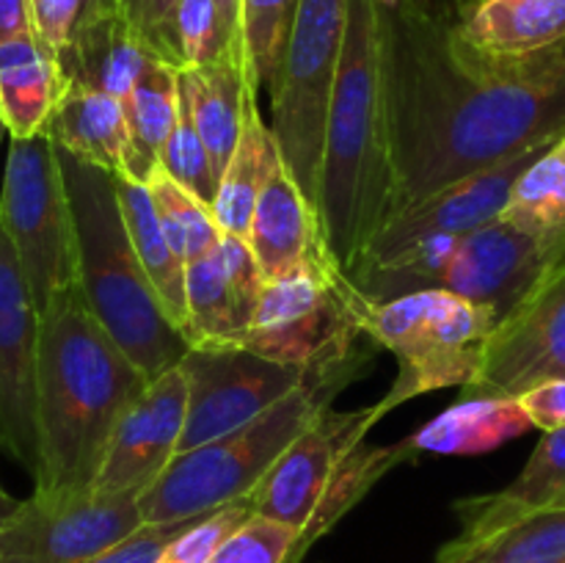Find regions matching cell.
<instances>
[{
  "label": "cell",
  "instance_id": "30",
  "mask_svg": "<svg viewBox=\"0 0 565 563\" xmlns=\"http://www.w3.org/2000/svg\"><path fill=\"white\" fill-rule=\"evenodd\" d=\"M185 337L191 346L196 342H241L246 334L248 326L237 309L218 246L185 265Z\"/></svg>",
  "mask_w": 565,
  "mask_h": 563
},
{
  "label": "cell",
  "instance_id": "46",
  "mask_svg": "<svg viewBox=\"0 0 565 563\" xmlns=\"http://www.w3.org/2000/svg\"><path fill=\"white\" fill-rule=\"evenodd\" d=\"M17 506H20V500H14V497L0 486V519H9L11 513L17 511Z\"/></svg>",
  "mask_w": 565,
  "mask_h": 563
},
{
  "label": "cell",
  "instance_id": "28",
  "mask_svg": "<svg viewBox=\"0 0 565 563\" xmlns=\"http://www.w3.org/2000/svg\"><path fill=\"white\" fill-rule=\"evenodd\" d=\"M279 166L281 155L274 141V132H270V125H265L263 114L254 105L248 110L246 125H243L241 141H237L235 152H232L230 163H226L224 174H221L213 204H210L221 232L237 237L248 235L259 193H263L270 174Z\"/></svg>",
  "mask_w": 565,
  "mask_h": 563
},
{
  "label": "cell",
  "instance_id": "6",
  "mask_svg": "<svg viewBox=\"0 0 565 563\" xmlns=\"http://www.w3.org/2000/svg\"><path fill=\"white\" fill-rule=\"evenodd\" d=\"M370 309L373 304L356 290L351 276L331 257L320 259L265 285L241 346L301 370L307 379L348 386L364 373L370 359L359 351V340L367 337Z\"/></svg>",
  "mask_w": 565,
  "mask_h": 563
},
{
  "label": "cell",
  "instance_id": "39",
  "mask_svg": "<svg viewBox=\"0 0 565 563\" xmlns=\"http://www.w3.org/2000/svg\"><path fill=\"white\" fill-rule=\"evenodd\" d=\"M177 3L180 0H121V17L130 22L132 31L141 36V42L158 61H163L166 33H169Z\"/></svg>",
  "mask_w": 565,
  "mask_h": 563
},
{
  "label": "cell",
  "instance_id": "26",
  "mask_svg": "<svg viewBox=\"0 0 565 563\" xmlns=\"http://www.w3.org/2000/svg\"><path fill=\"white\" fill-rule=\"evenodd\" d=\"M121 103L127 119L125 177L147 182L160 169V152L180 114V72L152 59Z\"/></svg>",
  "mask_w": 565,
  "mask_h": 563
},
{
  "label": "cell",
  "instance_id": "33",
  "mask_svg": "<svg viewBox=\"0 0 565 563\" xmlns=\"http://www.w3.org/2000/svg\"><path fill=\"white\" fill-rule=\"evenodd\" d=\"M143 185L152 193L166 235H169L171 246L180 254L182 263H193V259L204 257L218 246L224 232L215 224L213 210L202 199L193 196L191 191H185L180 182H174L160 169Z\"/></svg>",
  "mask_w": 565,
  "mask_h": 563
},
{
  "label": "cell",
  "instance_id": "1",
  "mask_svg": "<svg viewBox=\"0 0 565 563\" xmlns=\"http://www.w3.org/2000/svg\"><path fill=\"white\" fill-rule=\"evenodd\" d=\"M381 36L395 160L392 219L565 136V42L530 55L486 53L456 22L408 0H381Z\"/></svg>",
  "mask_w": 565,
  "mask_h": 563
},
{
  "label": "cell",
  "instance_id": "25",
  "mask_svg": "<svg viewBox=\"0 0 565 563\" xmlns=\"http://www.w3.org/2000/svg\"><path fill=\"white\" fill-rule=\"evenodd\" d=\"M456 25L486 53L530 55L565 42V0H475Z\"/></svg>",
  "mask_w": 565,
  "mask_h": 563
},
{
  "label": "cell",
  "instance_id": "27",
  "mask_svg": "<svg viewBox=\"0 0 565 563\" xmlns=\"http://www.w3.org/2000/svg\"><path fill=\"white\" fill-rule=\"evenodd\" d=\"M116 193H119L121 215H125L127 232H130L138 259H141L152 287L158 290L166 312L171 315L177 329L185 334V263H182V257L174 252L169 235H166L152 193L143 182L130 180L125 174H116Z\"/></svg>",
  "mask_w": 565,
  "mask_h": 563
},
{
  "label": "cell",
  "instance_id": "31",
  "mask_svg": "<svg viewBox=\"0 0 565 563\" xmlns=\"http://www.w3.org/2000/svg\"><path fill=\"white\" fill-rule=\"evenodd\" d=\"M500 219L539 235L565 230V136L522 171Z\"/></svg>",
  "mask_w": 565,
  "mask_h": 563
},
{
  "label": "cell",
  "instance_id": "35",
  "mask_svg": "<svg viewBox=\"0 0 565 563\" xmlns=\"http://www.w3.org/2000/svg\"><path fill=\"white\" fill-rule=\"evenodd\" d=\"M160 171H166L185 191L202 199L207 208L213 204L215 191H218V177H215L213 160H210L207 147H204L202 136H199L196 121H193L182 94L174 130H171L169 141L163 144V152H160Z\"/></svg>",
  "mask_w": 565,
  "mask_h": 563
},
{
  "label": "cell",
  "instance_id": "43",
  "mask_svg": "<svg viewBox=\"0 0 565 563\" xmlns=\"http://www.w3.org/2000/svg\"><path fill=\"white\" fill-rule=\"evenodd\" d=\"M114 14H121V0H77L72 31H75V28L88 25V22H97L103 20V17H114Z\"/></svg>",
  "mask_w": 565,
  "mask_h": 563
},
{
  "label": "cell",
  "instance_id": "29",
  "mask_svg": "<svg viewBox=\"0 0 565 563\" xmlns=\"http://www.w3.org/2000/svg\"><path fill=\"white\" fill-rule=\"evenodd\" d=\"M436 563H565V506L524 513L478 539H452Z\"/></svg>",
  "mask_w": 565,
  "mask_h": 563
},
{
  "label": "cell",
  "instance_id": "40",
  "mask_svg": "<svg viewBox=\"0 0 565 563\" xmlns=\"http://www.w3.org/2000/svg\"><path fill=\"white\" fill-rule=\"evenodd\" d=\"M519 403H522L533 428H541L544 434L565 428V379H552L530 386L527 392L519 395Z\"/></svg>",
  "mask_w": 565,
  "mask_h": 563
},
{
  "label": "cell",
  "instance_id": "44",
  "mask_svg": "<svg viewBox=\"0 0 565 563\" xmlns=\"http://www.w3.org/2000/svg\"><path fill=\"white\" fill-rule=\"evenodd\" d=\"M408 3H414L417 9H423V11H428V14L441 17V20L456 22L458 17H461L463 11L475 3V0H408Z\"/></svg>",
  "mask_w": 565,
  "mask_h": 563
},
{
  "label": "cell",
  "instance_id": "24",
  "mask_svg": "<svg viewBox=\"0 0 565 563\" xmlns=\"http://www.w3.org/2000/svg\"><path fill=\"white\" fill-rule=\"evenodd\" d=\"M533 428L519 397H461L450 408L414 431L408 439L417 453L480 456L519 439Z\"/></svg>",
  "mask_w": 565,
  "mask_h": 563
},
{
  "label": "cell",
  "instance_id": "10",
  "mask_svg": "<svg viewBox=\"0 0 565 563\" xmlns=\"http://www.w3.org/2000/svg\"><path fill=\"white\" fill-rule=\"evenodd\" d=\"M138 491H36L3 519L0 563H86L143 524Z\"/></svg>",
  "mask_w": 565,
  "mask_h": 563
},
{
  "label": "cell",
  "instance_id": "17",
  "mask_svg": "<svg viewBox=\"0 0 565 563\" xmlns=\"http://www.w3.org/2000/svg\"><path fill=\"white\" fill-rule=\"evenodd\" d=\"M188 414L185 370H166L152 379L119 419L94 486L108 491H138L163 475L180 453Z\"/></svg>",
  "mask_w": 565,
  "mask_h": 563
},
{
  "label": "cell",
  "instance_id": "21",
  "mask_svg": "<svg viewBox=\"0 0 565 563\" xmlns=\"http://www.w3.org/2000/svg\"><path fill=\"white\" fill-rule=\"evenodd\" d=\"M64 83L97 88L125 99L154 59L121 14L75 28L55 53Z\"/></svg>",
  "mask_w": 565,
  "mask_h": 563
},
{
  "label": "cell",
  "instance_id": "11",
  "mask_svg": "<svg viewBox=\"0 0 565 563\" xmlns=\"http://www.w3.org/2000/svg\"><path fill=\"white\" fill-rule=\"evenodd\" d=\"M180 368L188 379L180 453L254 423L307 381L301 370L259 357L241 342H196Z\"/></svg>",
  "mask_w": 565,
  "mask_h": 563
},
{
  "label": "cell",
  "instance_id": "4",
  "mask_svg": "<svg viewBox=\"0 0 565 563\" xmlns=\"http://www.w3.org/2000/svg\"><path fill=\"white\" fill-rule=\"evenodd\" d=\"M75 221L77 290L116 346L158 379L177 368L191 342L166 312L138 259L121 215L116 174L55 147Z\"/></svg>",
  "mask_w": 565,
  "mask_h": 563
},
{
  "label": "cell",
  "instance_id": "42",
  "mask_svg": "<svg viewBox=\"0 0 565 563\" xmlns=\"http://www.w3.org/2000/svg\"><path fill=\"white\" fill-rule=\"evenodd\" d=\"M36 33L33 0H0V42Z\"/></svg>",
  "mask_w": 565,
  "mask_h": 563
},
{
  "label": "cell",
  "instance_id": "37",
  "mask_svg": "<svg viewBox=\"0 0 565 563\" xmlns=\"http://www.w3.org/2000/svg\"><path fill=\"white\" fill-rule=\"evenodd\" d=\"M254 517L248 500L232 502L213 513L193 519L185 530L174 535L154 563H207L218 552V546L235 533L241 524Z\"/></svg>",
  "mask_w": 565,
  "mask_h": 563
},
{
  "label": "cell",
  "instance_id": "48",
  "mask_svg": "<svg viewBox=\"0 0 565 563\" xmlns=\"http://www.w3.org/2000/svg\"><path fill=\"white\" fill-rule=\"evenodd\" d=\"M0 533H3V519H0Z\"/></svg>",
  "mask_w": 565,
  "mask_h": 563
},
{
  "label": "cell",
  "instance_id": "8",
  "mask_svg": "<svg viewBox=\"0 0 565 563\" xmlns=\"http://www.w3.org/2000/svg\"><path fill=\"white\" fill-rule=\"evenodd\" d=\"M345 20L348 0H301L279 77L268 92L270 132L281 163L315 210Z\"/></svg>",
  "mask_w": 565,
  "mask_h": 563
},
{
  "label": "cell",
  "instance_id": "2",
  "mask_svg": "<svg viewBox=\"0 0 565 563\" xmlns=\"http://www.w3.org/2000/svg\"><path fill=\"white\" fill-rule=\"evenodd\" d=\"M149 379L88 312L81 290L58 293L39 315L36 491L94 484L114 431Z\"/></svg>",
  "mask_w": 565,
  "mask_h": 563
},
{
  "label": "cell",
  "instance_id": "47",
  "mask_svg": "<svg viewBox=\"0 0 565 563\" xmlns=\"http://www.w3.org/2000/svg\"><path fill=\"white\" fill-rule=\"evenodd\" d=\"M3 132H6V127H3V121H0V138H3Z\"/></svg>",
  "mask_w": 565,
  "mask_h": 563
},
{
  "label": "cell",
  "instance_id": "45",
  "mask_svg": "<svg viewBox=\"0 0 565 563\" xmlns=\"http://www.w3.org/2000/svg\"><path fill=\"white\" fill-rule=\"evenodd\" d=\"M221 9V14H224L226 25H230L232 36L237 39V42H243V22H241V6L243 0H215Z\"/></svg>",
  "mask_w": 565,
  "mask_h": 563
},
{
  "label": "cell",
  "instance_id": "41",
  "mask_svg": "<svg viewBox=\"0 0 565 563\" xmlns=\"http://www.w3.org/2000/svg\"><path fill=\"white\" fill-rule=\"evenodd\" d=\"M77 0H33V20H36V33L58 53L66 44L75 22Z\"/></svg>",
  "mask_w": 565,
  "mask_h": 563
},
{
  "label": "cell",
  "instance_id": "3",
  "mask_svg": "<svg viewBox=\"0 0 565 563\" xmlns=\"http://www.w3.org/2000/svg\"><path fill=\"white\" fill-rule=\"evenodd\" d=\"M392 213L395 160L384 92L381 0H348L318 199L331 259L351 274Z\"/></svg>",
  "mask_w": 565,
  "mask_h": 563
},
{
  "label": "cell",
  "instance_id": "22",
  "mask_svg": "<svg viewBox=\"0 0 565 563\" xmlns=\"http://www.w3.org/2000/svg\"><path fill=\"white\" fill-rule=\"evenodd\" d=\"M44 132L55 147L110 174H125L127 119L125 103L97 88L64 83Z\"/></svg>",
  "mask_w": 565,
  "mask_h": 563
},
{
  "label": "cell",
  "instance_id": "19",
  "mask_svg": "<svg viewBox=\"0 0 565 563\" xmlns=\"http://www.w3.org/2000/svg\"><path fill=\"white\" fill-rule=\"evenodd\" d=\"M180 94L207 147L215 177L221 180L241 141L248 110L257 105V86L248 72L246 53H230L213 64L182 70Z\"/></svg>",
  "mask_w": 565,
  "mask_h": 563
},
{
  "label": "cell",
  "instance_id": "12",
  "mask_svg": "<svg viewBox=\"0 0 565 563\" xmlns=\"http://www.w3.org/2000/svg\"><path fill=\"white\" fill-rule=\"evenodd\" d=\"M386 414L390 412L381 403L351 412H340L334 406L323 408L246 497L252 511L290 524L303 535L351 453Z\"/></svg>",
  "mask_w": 565,
  "mask_h": 563
},
{
  "label": "cell",
  "instance_id": "38",
  "mask_svg": "<svg viewBox=\"0 0 565 563\" xmlns=\"http://www.w3.org/2000/svg\"><path fill=\"white\" fill-rule=\"evenodd\" d=\"M191 522L193 519H185V522H166V524L143 522L136 533L127 535L125 541L114 544L110 550L88 557L86 563H154L160 552H163V546L169 544L180 530H185Z\"/></svg>",
  "mask_w": 565,
  "mask_h": 563
},
{
  "label": "cell",
  "instance_id": "14",
  "mask_svg": "<svg viewBox=\"0 0 565 563\" xmlns=\"http://www.w3.org/2000/svg\"><path fill=\"white\" fill-rule=\"evenodd\" d=\"M552 379H565V257L497 326L463 397H519Z\"/></svg>",
  "mask_w": 565,
  "mask_h": 563
},
{
  "label": "cell",
  "instance_id": "34",
  "mask_svg": "<svg viewBox=\"0 0 565 563\" xmlns=\"http://www.w3.org/2000/svg\"><path fill=\"white\" fill-rule=\"evenodd\" d=\"M301 0H243V50L254 86L274 88Z\"/></svg>",
  "mask_w": 565,
  "mask_h": 563
},
{
  "label": "cell",
  "instance_id": "20",
  "mask_svg": "<svg viewBox=\"0 0 565 563\" xmlns=\"http://www.w3.org/2000/svg\"><path fill=\"white\" fill-rule=\"evenodd\" d=\"M565 506V428L546 431L505 489L456 502L461 539H478L533 511Z\"/></svg>",
  "mask_w": 565,
  "mask_h": 563
},
{
  "label": "cell",
  "instance_id": "7",
  "mask_svg": "<svg viewBox=\"0 0 565 563\" xmlns=\"http://www.w3.org/2000/svg\"><path fill=\"white\" fill-rule=\"evenodd\" d=\"M497 315L450 290H423L379 304L367 337L397 359V375L381 406L386 412L428 392L467 390L483 368Z\"/></svg>",
  "mask_w": 565,
  "mask_h": 563
},
{
  "label": "cell",
  "instance_id": "13",
  "mask_svg": "<svg viewBox=\"0 0 565 563\" xmlns=\"http://www.w3.org/2000/svg\"><path fill=\"white\" fill-rule=\"evenodd\" d=\"M563 257L565 230L539 235L497 219L458 241L439 290L491 309L502 323Z\"/></svg>",
  "mask_w": 565,
  "mask_h": 563
},
{
  "label": "cell",
  "instance_id": "36",
  "mask_svg": "<svg viewBox=\"0 0 565 563\" xmlns=\"http://www.w3.org/2000/svg\"><path fill=\"white\" fill-rule=\"evenodd\" d=\"M301 533L290 524L254 513L218 546L207 563H296Z\"/></svg>",
  "mask_w": 565,
  "mask_h": 563
},
{
  "label": "cell",
  "instance_id": "16",
  "mask_svg": "<svg viewBox=\"0 0 565 563\" xmlns=\"http://www.w3.org/2000/svg\"><path fill=\"white\" fill-rule=\"evenodd\" d=\"M552 144L555 141L527 147L524 152L513 155V158L502 160V163L491 166V169L478 171V174L467 177V180L456 182V185L445 188V191L434 193V196L403 210L401 215H395L373 237V243H370V248L364 252L362 263L356 268L390 263V259L403 257V254L414 252V248L425 246L430 241H439V237H467L472 232L483 230L486 224H491V221L502 215L522 171L539 155H544Z\"/></svg>",
  "mask_w": 565,
  "mask_h": 563
},
{
  "label": "cell",
  "instance_id": "9",
  "mask_svg": "<svg viewBox=\"0 0 565 563\" xmlns=\"http://www.w3.org/2000/svg\"><path fill=\"white\" fill-rule=\"evenodd\" d=\"M0 226L14 246L39 315L77 285L75 221L58 152L47 132L11 138L0 191Z\"/></svg>",
  "mask_w": 565,
  "mask_h": 563
},
{
  "label": "cell",
  "instance_id": "18",
  "mask_svg": "<svg viewBox=\"0 0 565 563\" xmlns=\"http://www.w3.org/2000/svg\"><path fill=\"white\" fill-rule=\"evenodd\" d=\"M265 279L276 282L329 259L318 210L309 204L285 163L270 174L254 208L246 235Z\"/></svg>",
  "mask_w": 565,
  "mask_h": 563
},
{
  "label": "cell",
  "instance_id": "15",
  "mask_svg": "<svg viewBox=\"0 0 565 563\" xmlns=\"http://www.w3.org/2000/svg\"><path fill=\"white\" fill-rule=\"evenodd\" d=\"M39 309L14 246L0 226V450L36 475Z\"/></svg>",
  "mask_w": 565,
  "mask_h": 563
},
{
  "label": "cell",
  "instance_id": "5",
  "mask_svg": "<svg viewBox=\"0 0 565 563\" xmlns=\"http://www.w3.org/2000/svg\"><path fill=\"white\" fill-rule=\"evenodd\" d=\"M342 390L345 386L334 381L307 379L254 423L193 450L177 453L163 475L138 497L143 522H185L246 500L287 445L329 408Z\"/></svg>",
  "mask_w": 565,
  "mask_h": 563
},
{
  "label": "cell",
  "instance_id": "32",
  "mask_svg": "<svg viewBox=\"0 0 565 563\" xmlns=\"http://www.w3.org/2000/svg\"><path fill=\"white\" fill-rule=\"evenodd\" d=\"M230 53H246L232 36L215 0H180L166 33L163 64L177 72L213 64Z\"/></svg>",
  "mask_w": 565,
  "mask_h": 563
},
{
  "label": "cell",
  "instance_id": "23",
  "mask_svg": "<svg viewBox=\"0 0 565 563\" xmlns=\"http://www.w3.org/2000/svg\"><path fill=\"white\" fill-rule=\"evenodd\" d=\"M61 88L55 50L39 33L0 42V121L11 138L44 132Z\"/></svg>",
  "mask_w": 565,
  "mask_h": 563
}]
</instances>
